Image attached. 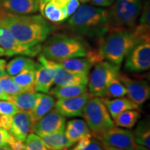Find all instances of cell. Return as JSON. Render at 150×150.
<instances>
[{
	"instance_id": "34",
	"label": "cell",
	"mask_w": 150,
	"mask_h": 150,
	"mask_svg": "<svg viewBox=\"0 0 150 150\" xmlns=\"http://www.w3.org/2000/svg\"><path fill=\"white\" fill-rule=\"evenodd\" d=\"M140 24L141 25L150 27V9H149V1H146L143 6H142L140 11Z\"/></svg>"
},
{
	"instance_id": "1",
	"label": "cell",
	"mask_w": 150,
	"mask_h": 150,
	"mask_svg": "<svg viewBox=\"0 0 150 150\" xmlns=\"http://www.w3.org/2000/svg\"><path fill=\"white\" fill-rule=\"evenodd\" d=\"M0 24L8 29L16 40L27 47L45 41L55 27L40 15H20L0 9Z\"/></svg>"
},
{
	"instance_id": "19",
	"label": "cell",
	"mask_w": 150,
	"mask_h": 150,
	"mask_svg": "<svg viewBox=\"0 0 150 150\" xmlns=\"http://www.w3.org/2000/svg\"><path fill=\"white\" fill-rule=\"evenodd\" d=\"M42 93L25 92L9 96L8 101L14 104L18 109L23 111H31L40 102Z\"/></svg>"
},
{
	"instance_id": "45",
	"label": "cell",
	"mask_w": 150,
	"mask_h": 150,
	"mask_svg": "<svg viewBox=\"0 0 150 150\" xmlns=\"http://www.w3.org/2000/svg\"><path fill=\"white\" fill-rule=\"evenodd\" d=\"M135 150H149V149H148V148L144 147V146L137 145L136 148V149H135Z\"/></svg>"
},
{
	"instance_id": "30",
	"label": "cell",
	"mask_w": 150,
	"mask_h": 150,
	"mask_svg": "<svg viewBox=\"0 0 150 150\" xmlns=\"http://www.w3.org/2000/svg\"><path fill=\"white\" fill-rule=\"evenodd\" d=\"M126 95L127 90L125 86L117 77L113 79L108 84L105 97H107V98H118L123 97Z\"/></svg>"
},
{
	"instance_id": "16",
	"label": "cell",
	"mask_w": 150,
	"mask_h": 150,
	"mask_svg": "<svg viewBox=\"0 0 150 150\" xmlns=\"http://www.w3.org/2000/svg\"><path fill=\"white\" fill-rule=\"evenodd\" d=\"M68 0H40L39 10L48 21L59 23L69 18L66 7Z\"/></svg>"
},
{
	"instance_id": "7",
	"label": "cell",
	"mask_w": 150,
	"mask_h": 150,
	"mask_svg": "<svg viewBox=\"0 0 150 150\" xmlns=\"http://www.w3.org/2000/svg\"><path fill=\"white\" fill-rule=\"evenodd\" d=\"M119 74L120 65L107 61L96 63L88 77L90 93L95 97H105L108 84L113 79L118 77Z\"/></svg>"
},
{
	"instance_id": "40",
	"label": "cell",
	"mask_w": 150,
	"mask_h": 150,
	"mask_svg": "<svg viewBox=\"0 0 150 150\" xmlns=\"http://www.w3.org/2000/svg\"><path fill=\"white\" fill-rule=\"evenodd\" d=\"M13 150H24V142L18 140L15 138L11 145L9 146Z\"/></svg>"
},
{
	"instance_id": "17",
	"label": "cell",
	"mask_w": 150,
	"mask_h": 150,
	"mask_svg": "<svg viewBox=\"0 0 150 150\" xmlns=\"http://www.w3.org/2000/svg\"><path fill=\"white\" fill-rule=\"evenodd\" d=\"M33 122L29 112L20 110L13 116L9 133L16 140L24 142L33 129Z\"/></svg>"
},
{
	"instance_id": "15",
	"label": "cell",
	"mask_w": 150,
	"mask_h": 150,
	"mask_svg": "<svg viewBox=\"0 0 150 150\" xmlns=\"http://www.w3.org/2000/svg\"><path fill=\"white\" fill-rule=\"evenodd\" d=\"M38 60V63L35 69V91L49 93L54 84V70L42 54L39 55Z\"/></svg>"
},
{
	"instance_id": "36",
	"label": "cell",
	"mask_w": 150,
	"mask_h": 150,
	"mask_svg": "<svg viewBox=\"0 0 150 150\" xmlns=\"http://www.w3.org/2000/svg\"><path fill=\"white\" fill-rule=\"evenodd\" d=\"M13 120V116L11 115H0V128L6 131H9L11 127Z\"/></svg>"
},
{
	"instance_id": "10",
	"label": "cell",
	"mask_w": 150,
	"mask_h": 150,
	"mask_svg": "<svg viewBox=\"0 0 150 150\" xmlns=\"http://www.w3.org/2000/svg\"><path fill=\"white\" fill-rule=\"evenodd\" d=\"M125 69L130 72H141L150 67V43L142 42L133 49L127 56Z\"/></svg>"
},
{
	"instance_id": "42",
	"label": "cell",
	"mask_w": 150,
	"mask_h": 150,
	"mask_svg": "<svg viewBox=\"0 0 150 150\" xmlns=\"http://www.w3.org/2000/svg\"><path fill=\"white\" fill-rule=\"evenodd\" d=\"M9 95L3 91V90L0 88V100H8Z\"/></svg>"
},
{
	"instance_id": "23",
	"label": "cell",
	"mask_w": 150,
	"mask_h": 150,
	"mask_svg": "<svg viewBox=\"0 0 150 150\" xmlns=\"http://www.w3.org/2000/svg\"><path fill=\"white\" fill-rule=\"evenodd\" d=\"M55 99L50 95L42 94L40 102L35 107L29 112L33 125L44 117L47 113L52 110L55 106Z\"/></svg>"
},
{
	"instance_id": "44",
	"label": "cell",
	"mask_w": 150,
	"mask_h": 150,
	"mask_svg": "<svg viewBox=\"0 0 150 150\" xmlns=\"http://www.w3.org/2000/svg\"><path fill=\"white\" fill-rule=\"evenodd\" d=\"M1 56H8V54L2 47H0V57H1Z\"/></svg>"
},
{
	"instance_id": "18",
	"label": "cell",
	"mask_w": 150,
	"mask_h": 150,
	"mask_svg": "<svg viewBox=\"0 0 150 150\" xmlns=\"http://www.w3.org/2000/svg\"><path fill=\"white\" fill-rule=\"evenodd\" d=\"M40 0H0V9L20 15H31L39 10Z\"/></svg>"
},
{
	"instance_id": "47",
	"label": "cell",
	"mask_w": 150,
	"mask_h": 150,
	"mask_svg": "<svg viewBox=\"0 0 150 150\" xmlns=\"http://www.w3.org/2000/svg\"><path fill=\"white\" fill-rule=\"evenodd\" d=\"M79 1L82 3H87V2H89V1H91V0H79Z\"/></svg>"
},
{
	"instance_id": "38",
	"label": "cell",
	"mask_w": 150,
	"mask_h": 150,
	"mask_svg": "<svg viewBox=\"0 0 150 150\" xmlns=\"http://www.w3.org/2000/svg\"><path fill=\"white\" fill-rule=\"evenodd\" d=\"M80 6L79 0H68L66 3V7L68 16L70 17L77 10Z\"/></svg>"
},
{
	"instance_id": "46",
	"label": "cell",
	"mask_w": 150,
	"mask_h": 150,
	"mask_svg": "<svg viewBox=\"0 0 150 150\" xmlns=\"http://www.w3.org/2000/svg\"><path fill=\"white\" fill-rule=\"evenodd\" d=\"M0 150H13L10 147L6 146V147H0Z\"/></svg>"
},
{
	"instance_id": "29",
	"label": "cell",
	"mask_w": 150,
	"mask_h": 150,
	"mask_svg": "<svg viewBox=\"0 0 150 150\" xmlns=\"http://www.w3.org/2000/svg\"><path fill=\"white\" fill-rule=\"evenodd\" d=\"M0 88L9 96L25 93V92H30L25 88L17 84L13 80L12 77L8 74L0 78Z\"/></svg>"
},
{
	"instance_id": "4",
	"label": "cell",
	"mask_w": 150,
	"mask_h": 150,
	"mask_svg": "<svg viewBox=\"0 0 150 150\" xmlns=\"http://www.w3.org/2000/svg\"><path fill=\"white\" fill-rule=\"evenodd\" d=\"M89 51L83 41L65 34L54 35L50 38L41 50L45 57L55 62L71 58L85 57Z\"/></svg>"
},
{
	"instance_id": "20",
	"label": "cell",
	"mask_w": 150,
	"mask_h": 150,
	"mask_svg": "<svg viewBox=\"0 0 150 150\" xmlns=\"http://www.w3.org/2000/svg\"><path fill=\"white\" fill-rule=\"evenodd\" d=\"M102 99L112 119H115L120 113L125 110L140 109L138 104L128 98L118 97L112 99L110 98H102Z\"/></svg>"
},
{
	"instance_id": "41",
	"label": "cell",
	"mask_w": 150,
	"mask_h": 150,
	"mask_svg": "<svg viewBox=\"0 0 150 150\" xmlns=\"http://www.w3.org/2000/svg\"><path fill=\"white\" fill-rule=\"evenodd\" d=\"M6 61L5 59H0V78L7 74L6 70Z\"/></svg>"
},
{
	"instance_id": "21",
	"label": "cell",
	"mask_w": 150,
	"mask_h": 150,
	"mask_svg": "<svg viewBox=\"0 0 150 150\" xmlns=\"http://www.w3.org/2000/svg\"><path fill=\"white\" fill-rule=\"evenodd\" d=\"M36 65L37 63L33 59L20 55L7 63L6 70L7 74L13 76L27 69H35Z\"/></svg>"
},
{
	"instance_id": "32",
	"label": "cell",
	"mask_w": 150,
	"mask_h": 150,
	"mask_svg": "<svg viewBox=\"0 0 150 150\" xmlns=\"http://www.w3.org/2000/svg\"><path fill=\"white\" fill-rule=\"evenodd\" d=\"M66 126H69L74 129L81 137H84L88 135L91 133L88 126L83 120L74 119L71 120L67 122Z\"/></svg>"
},
{
	"instance_id": "31",
	"label": "cell",
	"mask_w": 150,
	"mask_h": 150,
	"mask_svg": "<svg viewBox=\"0 0 150 150\" xmlns=\"http://www.w3.org/2000/svg\"><path fill=\"white\" fill-rule=\"evenodd\" d=\"M24 150H50L45 145L40 137L31 133L24 141Z\"/></svg>"
},
{
	"instance_id": "28",
	"label": "cell",
	"mask_w": 150,
	"mask_h": 150,
	"mask_svg": "<svg viewBox=\"0 0 150 150\" xmlns=\"http://www.w3.org/2000/svg\"><path fill=\"white\" fill-rule=\"evenodd\" d=\"M35 69H27L11 77L18 85L25 88L30 92H35L34 89Z\"/></svg>"
},
{
	"instance_id": "2",
	"label": "cell",
	"mask_w": 150,
	"mask_h": 150,
	"mask_svg": "<svg viewBox=\"0 0 150 150\" xmlns=\"http://www.w3.org/2000/svg\"><path fill=\"white\" fill-rule=\"evenodd\" d=\"M149 27L139 24L134 29L109 32L101 40L99 54L110 63L120 65L137 45L149 42Z\"/></svg>"
},
{
	"instance_id": "39",
	"label": "cell",
	"mask_w": 150,
	"mask_h": 150,
	"mask_svg": "<svg viewBox=\"0 0 150 150\" xmlns=\"http://www.w3.org/2000/svg\"><path fill=\"white\" fill-rule=\"evenodd\" d=\"M115 0H91L93 4L100 7L110 6L113 4Z\"/></svg>"
},
{
	"instance_id": "14",
	"label": "cell",
	"mask_w": 150,
	"mask_h": 150,
	"mask_svg": "<svg viewBox=\"0 0 150 150\" xmlns=\"http://www.w3.org/2000/svg\"><path fill=\"white\" fill-rule=\"evenodd\" d=\"M94 96L90 93L67 99H59L55 103V109L65 117H82L87 102Z\"/></svg>"
},
{
	"instance_id": "3",
	"label": "cell",
	"mask_w": 150,
	"mask_h": 150,
	"mask_svg": "<svg viewBox=\"0 0 150 150\" xmlns=\"http://www.w3.org/2000/svg\"><path fill=\"white\" fill-rule=\"evenodd\" d=\"M71 31L88 37H103L108 33L107 10L79 6L67 22Z\"/></svg>"
},
{
	"instance_id": "12",
	"label": "cell",
	"mask_w": 150,
	"mask_h": 150,
	"mask_svg": "<svg viewBox=\"0 0 150 150\" xmlns=\"http://www.w3.org/2000/svg\"><path fill=\"white\" fill-rule=\"evenodd\" d=\"M47 62L54 70V83L56 86L88 85V73L68 70L51 60L47 59Z\"/></svg>"
},
{
	"instance_id": "37",
	"label": "cell",
	"mask_w": 150,
	"mask_h": 150,
	"mask_svg": "<svg viewBox=\"0 0 150 150\" xmlns=\"http://www.w3.org/2000/svg\"><path fill=\"white\" fill-rule=\"evenodd\" d=\"M69 150H104V148L102 147V145L101 144H99L98 141H97V140H91V142H90L88 145H86V147L81 148V149H74V148L72 147Z\"/></svg>"
},
{
	"instance_id": "6",
	"label": "cell",
	"mask_w": 150,
	"mask_h": 150,
	"mask_svg": "<svg viewBox=\"0 0 150 150\" xmlns=\"http://www.w3.org/2000/svg\"><path fill=\"white\" fill-rule=\"evenodd\" d=\"M82 117L92 131V136L95 138L115 126L106 105L99 97L94 96L87 102Z\"/></svg>"
},
{
	"instance_id": "9",
	"label": "cell",
	"mask_w": 150,
	"mask_h": 150,
	"mask_svg": "<svg viewBox=\"0 0 150 150\" xmlns=\"http://www.w3.org/2000/svg\"><path fill=\"white\" fill-rule=\"evenodd\" d=\"M0 47L7 52L8 56L22 55L27 56H37L42 50L41 45L33 47L22 45L16 38L8 29L0 24Z\"/></svg>"
},
{
	"instance_id": "8",
	"label": "cell",
	"mask_w": 150,
	"mask_h": 150,
	"mask_svg": "<svg viewBox=\"0 0 150 150\" xmlns=\"http://www.w3.org/2000/svg\"><path fill=\"white\" fill-rule=\"evenodd\" d=\"M102 145L110 146L124 150H135L137 144L131 130L112 127L96 137Z\"/></svg>"
},
{
	"instance_id": "27",
	"label": "cell",
	"mask_w": 150,
	"mask_h": 150,
	"mask_svg": "<svg viewBox=\"0 0 150 150\" xmlns=\"http://www.w3.org/2000/svg\"><path fill=\"white\" fill-rule=\"evenodd\" d=\"M134 133L135 142L137 145L144 146L149 149L150 147V125L149 118L140 120Z\"/></svg>"
},
{
	"instance_id": "43",
	"label": "cell",
	"mask_w": 150,
	"mask_h": 150,
	"mask_svg": "<svg viewBox=\"0 0 150 150\" xmlns=\"http://www.w3.org/2000/svg\"><path fill=\"white\" fill-rule=\"evenodd\" d=\"M102 147L104 148V150H124V149H120V148H116V147H110V146L102 145Z\"/></svg>"
},
{
	"instance_id": "25",
	"label": "cell",
	"mask_w": 150,
	"mask_h": 150,
	"mask_svg": "<svg viewBox=\"0 0 150 150\" xmlns=\"http://www.w3.org/2000/svg\"><path fill=\"white\" fill-rule=\"evenodd\" d=\"M140 117L139 109L125 110L120 113L114 120V125L122 128L131 129L136 125Z\"/></svg>"
},
{
	"instance_id": "33",
	"label": "cell",
	"mask_w": 150,
	"mask_h": 150,
	"mask_svg": "<svg viewBox=\"0 0 150 150\" xmlns=\"http://www.w3.org/2000/svg\"><path fill=\"white\" fill-rule=\"evenodd\" d=\"M18 111H20V110L12 102L7 100H0V115L13 116Z\"/></svg>"
},
{
	"instance_id": "22",
	"label": "cell",
	"mask_w": 150,
	"mask_h": 150,
	"mask_svg": "<svg viewBox=\"0 0 150 150\" xmlns=\"http://www.w3.org/2000/svg\"><path fill=\"white\" fill-rule=\"evenodd\" d=\"M88 85L58 86L50 90V93L56 99H67L79 96L88 92Z\"/></svg>"
},
{
	"instance_id": "13",
	"label": "cell",
	"mask_w": 150,
	"mask_h": 150,
	"mask_svg": "<svg viewBox=\"0 0 150 150\" xmlns=\"http://www.w3.org/2000/svg\"><path fill=\"white\" fill-rule=\"evenodd\" d=\"M118 79L127 90L128 99L138 104H144L150 97V86L147 81L130 78L126 74L120 73Z\"/></svg>"
},
{
	"instance_id": "11",
	"label": "cell",
	"mask_w": 150,
	"mask_h": 150,
	"mask_svg": "<svg viewBox=\"0 0 150 150\" xmlns=\"http://www.w3.org/2000/svg\"><path fill=\"white\" fill-rule=\"evenodd\" d=\"M66 119L56 109H52L33 126L32 131L38 136L64 133Z\"/></svg>"
},
{
	"instance_id": "26",
	"label": "cell",
	"mask_w": 150,
	"mask_h": 150,
	"mask_svg": "<svg viewBox=\"0 0 150 150\" xmlns=\"http://www.w3.org/2000/svg\"><path fill=\"white\" fill-rule=\"evenodd\" d=\"M62 67L68 70L88 73L93 67V63L88 58H71L63 61L56 62Z\"/></svg>"
},
{
	"instance_id": "5",
	"label": "cell",
	"mask_w": 150,
	"mask_h": 150,
	"mask_svg": "<svg viewBox=\"0 0 150 150\" xmlns=\"http://www.w3.org/2000/svg\"><path fill=\"white\" fill-rule=\"evenodd\" d=\"M113 3L107 10L108 33L134 29L142 9L141 0H115Z\"/></svg>"
},
{
	"instance_id": "24",
	"label": "cell",
	"mask_w": 150,
	"mask_h": 150,
	"mask_svg": "<svg viewBox=\"0 0 150 150\" xmlns=\"http://www.w3.org/2000/svg\"><path fill=\"white\" fill-rule=\"evenodd\" d=\"M40 138L45 145L50 150H67L73 145L67 140L64 133L47 135Z\"/></svg>"
},
{
	"instance_id": "35",
	"label": "cell",
	"mask_w": 150,
	"mask_h": 150,
	"mask_svg": "<svg viewBox=\"0 0 150 150\" xmlns=\"http://www.w3.org/2000/svg\"><path fill=\"white\" fill-rule=\"evenodd\" d=\"M15 138L9 133L8 131L0 128V147L10 146Z\"/></svg>"
}]
</instances>
